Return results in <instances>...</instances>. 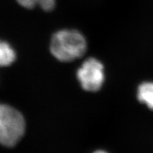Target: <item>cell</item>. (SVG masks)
<instances>
[{
  "instance_id": "1",
  "label": "cell",
  "mask_w": 153,
  "mask_h": 153,
  "mask_svg": "<svg viewBox=\"0 0 153 153\" xmlns=\"http://www.w3.org/2000/svg\"><path fill=\"white\" fill-rule=\"evenodd\" d=\"M87 46L85 37L79 31L62 30L53 36L51 52L61 62H70L83 56Z\"/></svg>"
},
{
  "instance_id": "2",
  "label": "cell",
  "mask_w": 153,
  "mask_h": 153,
  "mask_svg": "<svg viewBox=\"0 0 153 153\" xmlns=\"http://www.w3.org/2000/svg\"><path fill=\"white\" fill-rule=\"evenodd\" d=\"M26 123L19 111L6 104H0V144L12 148L24 135Z\"/></svg>"
},
{
  "instance_id": "3",
  "label": "cell",
  "mask_w": 153,
  "mask_h": 153,
  "mask_svg": "<svg viewBox=\"0 0 153 153\" xmlns=\"http://www.w3.org/2000/svg\"><path fill=\"white\" fill-rule=\"evenodd\" d=\"M76 75L85 90L97 91L104 82V66L97 59L89 58L78 69Z\"/></svg>"
},
{
  "instance_id": "4",
  "label": "cell",
  "mask_w": 153,
  "mask_h": 153,
  "mask_svg": "<svg viewBox=\"0 0 153 153\" xmlns=\"http://www.w3.org/2000/svg\"><path fill=\"white\" fill-rule=\"evenodd\" d=\"M137 97L140 102L153 111V82H145L137 88Z\"/></svg>"
},
{
  "instance_id": "5",
  "label": "cell",
  "mask_w": 153,
  "mask_h": 153,
  "mask_svg": "<svg viewBox=\"0 0 153 153\" xmlns=\"http://www.w3.org/2000/svg\"><path fill=\"white\" fill-rule=\"evenodd\" d=\"M16 59V53L7 43L0 41V67L10 65Z\"/></svg>"
},
{
  "instance_id": "6",
  "label": "cell",
  "mask_w": 153,
  "mask_h": 153,
  "mask_svg": "<svg viewBox=\"0 0 153 153\" xmlns=\"http://www.w3.org/2000/svg\"><path fill=\"white\" fill-rule=\"evenodd\" d=\"M18 3L26 9H32L38 4L43 10L49 11L55 7V0H17Z\"/></svg>"
},
{
  "instance_id": "7",
  "label": "cell",
  "mask_w": 153,
  "mask_h": 153,
  "mask_svg": "<svg viewBox=\"0 0 153 153\" xmlns=\"http://www.w3.org/2000/svg\"><path fill=\"white\" fill-rule=\"evenodd\" d=\"M92 153H108V152L103 150H98L94 151V152H93Z\"/></svg>"
}]
</instances>
